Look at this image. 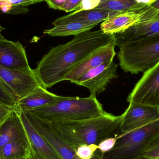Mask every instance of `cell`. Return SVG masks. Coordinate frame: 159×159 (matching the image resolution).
Listing matches in <instances>:
<instances>
[{
	"instance_id": "25",
	"label": "cell",
	"mask_w": 159,
	"mask_h": 159,
	"mask_svg": "<svg viewBox=\"0 0 159 159\" xmlns=\"http://www.w3.org/2000/svg\"><path fill=\"white\" fill-rule=\"evenodd\" d=\"M117 137H109L100 142L98 145V149L102 154L111 150L115 146Z\"/></svg>"
},
{
	"instance_id": "12",
	"label": "cell",
	"mask_w": 159,
	"mask_h": 159,
	"mask_svg": "<svg viewBox=\"0 0 159 159\" xmlns=\"http://www.w3.org/2000/svg\"><path fill=\"white\" fill-rule=\"evenodd\" d=\"M0 66L12 70L31 69L22 45L5 38L0 39Z\"/></svg>"
},
{
	"instance_id": "9",
	"label": "cell",
	"mask_w": 159,
	"mask_h": 159,
	"mask_svg": "<svg viewBox=\"0 0 159 159\" xmlns=\"http://www.w3.org/2000/svg\"><path fill=\"white\" fill-rule=\"evenodd\" d=\"M23 112L36 131L52 146L60 159H80L76 156L75 148L59 136L48 121L41 119L30 112Z\"/></svg>"
},
{
	"instance_id": "27",
	"label": "cell",
	"mask_w": 159,
	"mask_h": 159,
	"mask_svg": "<svg viewBox=\"0 0 159 159\" xmlns=\"http://www.w3.org/2000/svg\"><path fill=\"white\" fill-rule=\"evenodd\" d=\"M14 109L15 107L0 102V125L6 120Z\"/></svg>"
},
{
	"instance_id": "26",
	"label": "cell",
	"mask_w": 159,
	"mask_h": 159,
	"mask_svg": "<svg viewBox=\"0 0 159 159\" xmlns=\"http://www.w3.org/2000/svg\"><path fill=\"white\" fill-rule=\"evenodd\" d=\"M107 1L108 0H83L79 8L75 11L94 9L102 3Z\"/></svg>"
},
{
	"instance_id": "2",
	"label": "cell",
	"mask_w": 159,
	"mask_h": 159,
	"mask_svg": "<svg viewBox=\"0 0 159 159\" xmlns=\"http://www.w3.org/2000/svg\"><path fill=\"white\" fill-rule=\"evenodd\" d=\"M122 116L105 112L100 116L70 121H48L62 139L76 148L81 145L98 144L119 128Z\"/></svg>"
},
{
	"instance_id": "16",
	"label": "cell",
	"mask_w": 159,
	"mask_h": 159,
	"mask_svg": "<svg viewBox=\"0 0 159 159\" xmlns=\"http://www.w3.org/2000/svg\"><path fill=\"white\" fill-rule=\"evenodd\" d=\"M116 13L99 8L75 11L69 15L57 18L52 24L55 26L66 22H79L97 25Z\"/></svg>"
},
{
	"instance_id": "19",
	"label": "cell",
	"mask_w": 159,
	"mask_h": 159,
	"mask_svg": "<svg viewBox=\"0 0 159 159\" xmlns=\"http://www.w3.org/2000/svg\"><path fill=\"white\" fill-rule=\"evenodd\" d=\"M0 158L33 159L27 135L15 139L5 146L0 151Z\"/></svg>"
},
{
	"instance_id": "30",
	"label": "cell",
	"mask_w": 159,
	"mask_h": 159,
	"mask_svg": "<svg viewBox=\"0 0 159 159\" xmlns=\"http://www.w3.org/2000/svg\"><path fill=\"white\" fill-rule=\"evenodd\" d=\"M5 1L16 6L27 7L35 3L34 0H1Z\"/></svg>"
},
{
	"instance_id": "23",
	"label": "cell",
	"mask_w": 159,
	"mask_h": 159,
	"mask_svg": "<svg viewBox=\"0 0 159 159\" xmlns=\"http://www.w3.org/2000/svg\"><path fill=\"white\" fill-rule=\"evenodd\" d=\"M97 149L98 145H81L76 148L75 153L79 159H92Z\"/></svg>"
},
{
	"instance_id": "3",
	"label": "cell",
	"mask_w": 159,
	"mask_h": 159,
	"mask_svg": "<svg viewBox=\"0 0 159 159\" xmlns=\"http://www.w3.org/2000/svg\"><path fill=\"white\" fill-rule=\"evenodd\" d=\"M24 112L48 121L83 120L100 116L105 112L96 96L92 95L86 98L60 96L49 104Z\"/></svg>"
},
{
	"instance_id": "5",
	"label": "cell",
	"mask_w": 159,
	"mask_h": 159,
	"mask_svg": "<svg viewBox=\"0 0 159 159\" xmlns=\"http://www.w3.org/2000/svg\"><path fill=\"white\" fill-rule=\"evenodd\" d=\"M118 48L119 65L125 73L144 72L159 61V34Z\"/></svg>"
},
{
	"instance_id": "14",
	"label": "cell",
	"mask_w": 159,
	"mask_h": 159,
	"mask_svg": "<svg viewBox=\"0 0 159 159\" xmlns=\"http://www.w3.org/2000/svg\"><path fill=\"white\" fill-rule=\"evenodd\" d=\"M159 34V19L133 25L127 30L114 34L116 46L143 40Z\"/></svg>"
},
{
	"instance_id": "24",
	"label": "cell",
	"mask_w": 159,
	"mask_h": 159,
	"mask_svg": "<svg viewBox=\"0 0 159 159\" xmlns=\"http://www.w3.org/2000/svg\"><path fill=\"white\" fill-rule=\"evenodd\" d=\"M158 158H159V135L149 145L143 157L145 159Z\"/></svg>"
},
{
	"instance_id": "10",
	"label": "cell",
	"mask_w": 159,
	"mask_h": 159,
	"mask_svg": "<svg viewBox=\"0 0 159 159\" xmlns=\"http://www.w3.org/2000/svg\"><path fill=\"white\" fill-rule=\"evenodd\" d=\"M0 78L16 93L23 98L41 86L34 70H12L0 66Z\"/></svg>"
},
{
	"instance_id": "20",
	"label": "cell",
	"mask_w": 159,
	"mask_h": 159,
	"mask_svg": "<svg viewBox=\"0 0 159 159\" xmlns=\"http://www.w3.org/2000/svg\"><path fill=\"white\" fill-rule=\"evenodd\" d=\"M96 24L79 22H69L54 26L51 29L45 30L44 34L50 36H67L76 35L81 33L91 30Z\"/></svg>"
},
{
	"instance_id": "31",
	"label": "cell",
	"mask_w": 159,
	"mask_h": 159,
	"mask_svg": "<svg viewBox=\"0 0 159 159\" xmlns=\"http://www.w3.org/2000/svg\"><path fill=\"white\" fill-rule=\"evenodd\" d=\"M136 3L138 4L146 5H151L157 0H134Z\"/></svg>"
},
{
	"instance_id": "13",
	"label": "cell",
	"mask_w": 159,
	"mask_h": 159,
	"mask_svg": "<svg viewBox=\"0 0 159 159\" xmlns=\"http://www.w3.org/2000/svg\"><path fill=\"white\" fill-rule=\"evenodd\" d=\"M17 112L25 128L32 154L41 159H60L52 146L34 129L24 113L22 111Z\"/></svg>"
},
{
	"instance_id": "38",
	"label": "cell",
	"mask_w": 159,
	"mask_h": 159,
	"mask_svg": "<svg viewBox=\"0 0 159 159\" xmlns=\"http://www.w3.org/2000/svg\"><path fill=\"white\" fill-rule=\"evenodd\" d=\"M159 159V158H158V159Z\"/></svg>"
},
{
	"instance_id": "15",
	"label": "cell",
	"mask_w": 159,
	"mask_h": 159,
	"mask_svg": "<svg viewBox=\"0 0 159 159\" xmlns=\"http://www.w3.org/2000/svg\"><path fill=\"white\" fill-rule=\"evenodd\" d=\"M115 44L107 46L95 52L83 62L73 69L64 78L72 83L88 71L99 66L100 64L114 60L116 55Z\"/></svg>"
},
{
	"instance_id": "22",
	"label": "cell",
	"mask_w": 159,
	"mask_h": 159,
	"mask_svg": "<svg viewBox=\"0 0 159 159\" xmlns=\"http://www.w3.org/2000/svg\"><path fill=\"white\" fill-rule=\"evenodd\" d=\"M18 99L13 90L0 78V102L15 107Z\"/></svg>"
},
{
	"instance_id": "17",
	"label": "cell",
	"mask_w": 159,
	"mask_h": 159,
	"mask_svg": "<svg viewBox=\"0 0 159 159\" xmlns=\"http://www.w3.org/2000/svg\"><path fill=\"white\" fill-rule=\"evenodd\" d=\"M60 96L50 92L40 86L23 98L19 99L15 107L17 111H29L37 107L49 104Z\"/></svg>"
},
{
	"instance_id": "29",
	"label": "cell",
	"mask_w": 159,
	"mask_h": 159,
	"mask_svg": "<svg viewBox=\"0 0 159 159\" xmlns=\"http://www.w3.org/2000/svg\"><path fill=\"white\" fill-rule=\"evenodd\" d=\"M68 0H46V2L49 8L55 10H61Z\"/></svg>"
},
{
	"instance_id": "33",
	"label": "cell",
	"mask_w": 159,
	"mask_h": 159,
	"mask_svg": "<svg viewBox=\"0 0 159 159\" xmlns=\"http://www.w3.org/2000/svg\"><path fill=\"white\" fill-rule=\"evenodd\" d=\"M46 0H34V2L35 3H37L41 2H45Z\"/></svg>"
},
{
	"instance_id": "21",
	"label": "cell",
	"mask_w": 159,
	"mask_h": 159,
	"mask_svg": "<svg viewBox=\"0 0 159 159\" xmlns=\"http://www.w3.org/2000/svg\"><path fill=\"white\" fill-rule=\"evenodd\" d=\"M140 5L136 3L134 0H108L99 5L96 8L120 12L135 8Z\"/></svg>"
},
{
	"instance_id": "6",
	"label": "cell",
	"mask_w": 159,
	"mask_h": 159,
	"mask_svg": "<svg viewBox=\"0 0 159 159\" xmlns=\"http://www.w3.org/2000/svg\"><path fill=\"white\" fill-rule=\"evenodd\" d=\"M159 19V10L151 5L139 6L122 12H117L102 22L100 30L104 33L114 34L127 30L133 25Z\"/></svg>"
},
{
	"instance_id": "1",
	"label": "cell",
	"mask_w": 159,
	"mask_h": 159,
	"mask_svg": "<svg viewBox=\"0 0 159 159\" xmlns=\"http://www.w3.org/2000/svg\"><path fill=\"white\" fill-rule=\"evenodd\" d=\"M115 43L114 34L101 30L75 35L72 40L52 48L34 70L41 86L50 88L64 80L65 76L89 56L102 48Z\"/></svg>"
},
{
	"instance_id": "7",
	"label": "cell",
	"mask_w": 159,
	"mask_h": 159,
	"mask_svg": "<svg viewBox=\"0 0 159 159\" xmlns=\"http://www.w3.org/2000/svg\"><path fill=\"white\" fill-rule=\"evenodd\" d=\"M127 101L159 108V61L144 72Z\"/></svg>"
},
{
	"instance_id": "36",
	"label": "cell",
	"mask_w": 159,
	"mask_h": 159,
	"mask_svg": "<svg viewBox=\"0 0 159 159\" xmlns=\"http://www.w3.org/2000/svg\"><path fill=\"white\" fill-rule=\"evenodd\" d=\"M4 37L2 35V34H0V39H4Z\"/></svg>"
},
{
	"instance_id": "34",
	"label": "cell",
	"mask_w": 159,
	"mask_h": 159,
	"mask_svg": "<svg viewBox=\"0 0 159 159\" xmlns=\"http://www.w3.org/2000/svg\"><path fill=\"white\" fill-rule=\"evenodd\" d=\"M33 159H41L34 154H32Z\"/></svg>"
},
{
	"instance_id": "11",
	"label": "cell",
	"mask_w": 159,
	"mask_h": 159,
	"mask_svg": "<svg viewBox=\"0 0 159 159\" xmlns=\"http://www.w3.org/2000/svg\"><path fill=\"white\" fill-rule=\"evenodd\" d=\"M129 107L121 115L120 129L122 134L145 126L159 118V108L155 107L129 102Z\"/></svg>"
},
{
	"instance_id": "32",
	"label": "cell",
	"mask_w": 159,
	"mask_h": 159,
	"mask_svg": "<svg viewBox=\"0 0 159 159\" xmlns=\"http://www.w3.org/2000/svg\"><path fill=\"white\" fill-rule=\"evenodd\" d=\"M152 7L156 9L159 10V0H157L156 2H154L152 5Z\"/></svg>"
},
{
	"instance_id": "37",
	"label": "cell",
	"mask_w": 159,
	"mask_h": 159,
	"mask_svg": "<svg viewBox=\"0 0 159 159\" xmlns=\"http://www.w3.org/2000/svg\"><path fill=\"white\" fill-rule=\"evenodd\" d=\"M0 159H3V158H0Z\"/></svg>"
},
{
	"instance_id": "18",
	"label": "cell",
	"mask_w": 159,
	"mask_h": 159,
	"mask_svg": "<svg viewBox=\"0 0 159 159\" xmlns=\"http://www.w3.org/2000/svg\"><path fill=\"white\" fill-rule=\"evenodd\" d=\"M26 135L19 113L14 109L0 125V151L11 141Z\"/></svg>"
},
{
	"instance_id": "4",
	"label": "cell",
	"mask_w": 159,
	"mask_h": 159,
	"mask_svg": "<svg viewBox=\"0 0 159 159\" xmlns=\"http://www.w3.org/2000/svg\"><path fill=\"white\" fill-rule=\"evenodd\" d=\"M159 135V118L118 136L113 148L102 154L99 159H143L148 148Z\"/></svg>"
},
{
	"instance_id": "28",
	"label": "cell",
	"mask_w": 159,
	"mask_h": 159,
	"mask_svg": "<svg viewBox=\"0 0 159 159\" xmlns=\"http://www.w3.org/2000/svg\"><path fill=\"white\" fill-rule=\"evenodd\" d=\"M83 0H68L61 11L66 13L73 12L78 9Z\"/></svg>"
},
{
	"instance_id": "8",
	"label": "cell",
	"mask_w": 159,
	"mask_h": 159,
	"mask_svg": "<svg viewBox=\"0 0 159 159\" xmlns=\"http://www.w3.org/2000/svg\"><path fill=\"white\" fill-rule=\"evenodd\" d=\"M117 67L114 60L106 61L88 71L73 83L86 87L91 95L96 96L105 90L111 80L117 78Z\"/></svg>"
},
{
	"instance_id": "35",
	"label": "cell",
	"mask_w": 159,
	"mask_h": 159,
	"mask_svg": "<svg viewBox=\"0 0 159 159\" xmlns=\"http://www.w3.org/2000/svg\"><path fill=\"white\" fill-rule=\"evenodd\" d=\"M3 29H4L2 28V27L1 26H0V34H1V32L3 30Z\"/></svg>"
}]
</instances>
